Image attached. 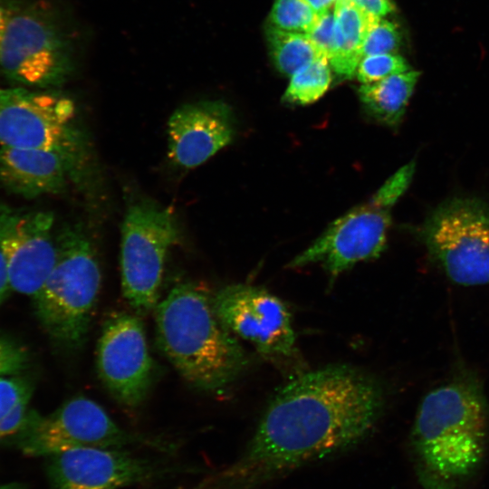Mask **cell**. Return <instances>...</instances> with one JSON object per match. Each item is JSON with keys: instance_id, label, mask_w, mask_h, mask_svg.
Segmentation results:
<instances>
[{"instance_id": "6da1fadb", "label": "cell", "mask_w": 489, "mask_h": 489, "mask_svg": "<svg viewBox=\"0 0 489 489\" xmlns=\"http://www.w3.org/2000/svg\"><path fill=\"white\" fill-rule=\"evenodd\" d=\"M384 390L371 375L335 364L282 387L243 454L195 489H264L309 463L344 452L373 430Z\"/></svg>"}, {"instance_id": "7a4b0ae2", "label": "cell", "mask_w": 489, "mask_h": 489, "mask_svg": "<svg viewBox=\"0 0 489 489\" xmlns=\"http://www.w3.org/2000/svg\"><path fill=\"white\" fill-rule=\"evenodd\" d=\"M488 410L474 381L460 379L422 399L410 435L417 480L424 489H461L482 466Z\"/></svg>"}, {"instance_id": "3957f363", "label": "cell", "mask_w": 489, "mask_h": 489, "mask_svg": "<svg viewBox=\"0 0 489 489\" xmlns=\"http://www.w3.org/2000/svg\"><path fill=\"white\" fill-rule=\"evenodd\" d=\"M154 311L159 350L194 388L220 395L247 368L245 350L199 284H176Z\"/></svg>"}, {"instance_id": "277c9868", "label": "cell", "mask_w": 489, "mask_h": 489, "mask_svg": "<svg viewBox=\"0 0 489 489\" xmlns=\"http://www.w3.org/2000/svg\"><path fill=\"white\" fill-rule=\"evenodd\" d=\"M54 264L33 297L34 313L55 345L76 351L86 342L101 273L96 250L80 225L64 226L55 238Z\"/></svg>"}, {"instance_id": "5b68a950", "label": "cell", "mask_w": 489, "mask_h": 489, "mask_svg": "<svg viewBox=\"0 0 489 489\" xmlns=\"http://www.w3.org/2000/svg\"><path fill=\"white\" fill-rule=\"evenodd\" d=\"M77 34L48 4H34L8 18L0 50V69L13 83L52 90L74 72Z\"/></svg>"}, {"instance_id": "8992f818", "label": "cell", "mask_w": 489, "mask_h": 489, "mask_svg": "<svg viewBox=\"0 0 489 489\" xmlns=\"http://www.w3.org/2000/svg\"><path fill=\"white\" fill-rule=\"evenodd\" d=\"M415 168L414 160L400 168L366 202L333 221L288 267L321 264L336 277L360 262L379 257L387 245L391 209L408 187Z\"/></svg>"}, {"instance_id": "52a82bcc", "label": "cell", "mask_w": 489, "mask_h": 489, "mask_svg": "<svg viewBox=\"0 0 489 489\" xmlns=\"http://www.w3.org/2000/svg\"><path fill=\"white\" fill-rule=\"evenodd\" d=\"M14 442L24 455L49 456L79 447L126 448L146 446L172 454L171 441L125 430L95 401L85 397L67 400L53 412L43 415L30 409Z\"/></svg>"}, {"instance_id": "ba28073f", "label": "cell", "mask_w": 489, "mask_h": 489, "mask_svg": "<svg viewBox=\"0 0 489 489\" xmlns=\"http://www.w3.org/2000/svg\"><path fill=\"white\" fill-rule=\"evenodd\" d=\"M178 236L169 208L149 201L129 206L121 225V291L136 314L155 310L167 255Z\"/></svg>"}, {"instance_id": "9c48e42d", "label": "cell", "mask_w": 489, "mask_h": 489, "mask_svg": "<svg viewBox=\"0 0 489 489\" xmlns=\"http://www.w3.org/2000/svg\"><path fill=\"white\" fill-rule=\"evenodd\" d=\"M419 235L452 282L464 286L489 283V207L484 202L455 197L442 203Z\"/></svg>"}, {"instance_id": "30bf717a", "label": "cell", "mask_w": 489, "mask_h": 489, "mask_svg": "<svg viewBox=\"0 0 489 489\" xmlns=\"http://www.w3.org/2000/svg\"><path fill=\"white\" fill-rule=\"evenodd\" d=\"M203 472L198 465L140 457L125 448H72L46 462L51 489H120Z\"/></svg>"}, {"instance_id": "8fae6325", "label": "cell", "mask_w": 489, "mask_h": 489, "mask_svg": "<svg viewBox=\"0 0 489 489\" xmlns=\"http://www.w3.org/2000/svg\"><path fill=\"white\" fill-rule=\"evenodd\" d=\"M74 115L72 101L53 90L0 89V147L53 150L74 165L80 141Z\"/></svg>"}, {"instance_id": "7c38bea8", "label": "cell", "mask_w": 489, "mask_h": 489, "mask_svg": "<svg viewBox=\"0 0 489 489\" xmlns=\"http://www.w3.org/2000/svg\"><path fill=\"white\" fill-rule=\"evenodd\" d=\"M139 317L136 313L112 314L103 323L97 345L100 379L111 397L129 409L145 401L156 373Z\"/></svg>"}, {"instance_id": "4fadbf2b", "label": "cell", "mask_w": 489, "mask_h": 489, "mask_svg": "<svg viewBox=\"0 0 489 489\" xmlns=\"http://www.w3.org/2000/svg\"><path fill=\"white\" fill-rule=\"evenodd\" d=\"M212 304L220 321L260 353L273 357L294 354L292 316L277 296L260 287L238 283L217 291Z\"/></svg>"}, {"instance_id": "5bb4252c", "label": "cell", "mask_w": 489, "mask_h": 489, "mask_svg": "<svg viewBox=\"0 0 489 489\" xmlns=\"http://www.w3.org/2000/svg\"><path fill=\"white\" fill-rule=\"evenodd\" d=\"M53 221L51 212L0 202V252L12 291L33 298L48 277L56 256Z\"/></svg>"}, {"instance_id": "9a60e30c", "label": "cell", "mask_w": 489, "mask_h": 489, "mask_svg": "<svg viewBox=\"0 0 489 489\" xmlns=\"http://www.w3.org/2000/svg\"><path fill=\"white\" fill-rule=\"evenodd\" d=\"M235 134V116L225 102L207 100L183 104L168 122V157L179 167H197L228 145Z\"/></svg>"}, {"instance_id": "2e32d148", "label": "cell", "mask_w": 489, "mask_h": 489, "mask_svg": "<svg viewBox=\"0 0 489 489\" xmlns=\"http://www.w3.org/2000/svg\"><path fill=\"white\" fill-rule=\"evenodd\" d=\"M73 168L53 150L0 147V185L24 198L62 191Z\"/></svg>"}, {"instance_id": "e0dca14e", "label": "cell", "mask_w": 489, "mask_h": 489, "mask_svg": "<svg viewBox=\"0 0 489 489\" xmlns=\"http://www.w3.org/2000/svg\"><path fill=\"white\" fill-rule=\"evenodd\" d=\"M420 74L409 70L360 84L358 94L364 112L379 124L393 129L399 126Z\"/></svg>"}, {"instance_id": "ac0fdd59", "label": "cell", "mask_w": 489, "mask_h": 489, "mask_svg": "<svg viewBox=\"0 0 489 489\" xmlns=\"http://www.w3.org/2000/svg\"><path fill=\"white\" fill-rule=\"evenodd\" d=\"M334 14L335 49L330 65L340 79H350L362 58L369 28L379 17L366 14L350 0H337Z\"/></svg>"}, {"instance_id": "d6986e66", "label": "cell", "mask_w": 489, "mask_h": 489, "mask_svg": "<svg viewBox=\"0 0 489 489\" xmlns=\"http://www.w3.org/2000/svg\"><path fill=\"white\" fill-rule=\"evenodd\" d=\"M266 43L271 60L277 71L291 77L298 70L324 56L306 34L288 32L268 25Z\"/></svg>"}, {"instance_id": "ffe728a7", "label": "cell", "mask_w": 489, "mask_h": 489, "mask_svg": "<svg viewBox=\"0 0 489 489\" xmlns=\"http://www.w3.org/2000/svg\"><path fill=\"white\" fill-rule=\"evenodd\" d=\"M33 392V381L25 376L0 377V443L23 427Z\"/></svg>"}, {"instance_id": "44dd1931", "label": "cell", "mask_w": 489, "mask_h": 489, "mask_svg": "<svg viewBox=\"0 0 489 489\" xmlns=\"http://www.w3.org/2000/svg\"><path fill=\"white\" fill-rule=\"evenodd\" d=\"M331 81V68L328 58L319 57L291 76L283 101L295 105L315 102L325 94Z\"/></svg>"}, {"instance_id": "7402d4cb", "label": "cell", "mask_w": 489, "mask_h": 489, "mask_svg": "<svg viewBox=\"0 0 489 489\" xmlns=\"http://www.w3.org/2000/svg\"><path fill=\"white\" fill-rule=\"evenodd\" d=\"M318 14L306 0H275L269 25L288 32L308 34L317 20Z\"/></svg>"}, {"instance_id": "603a6c76", "label": "cell", "mask_w": 489, "mask_h": 489, "mask_svg": "<svg viewBox=\"0 0 489 489\" xmlns=\"http://www.w3.org/2000/svg\"><path fill=\"white\" fill-rule=\"evenodd\" d=\"M409 70L408 62L400 54L382 53L362 57L355 75L361 84H365Z\"/></svg>"}, {"instance_id": "cb8c5ba5", "label": "cell", "mask_w": 489, "mask_h": 489, "mask_svg": "<svg viewBox=\"0 0 489 489\" xmlns=\"http://www.w3.org/2000/svg\"><path fill=\"white\" fill-rule=\"evenodd\" d=\"M400 45L401 34L398 25L383 17H379L371 24L366 34L361 51L362 57L397 53Z\"/></svg>"}, {"instance_id": "d4e9b609", "label": "cell", "mask_w": 489, "mask_h": 489, "mask_svg": "<svg viewBox=\"0 0 489 489\" xmlns=\"http://www.w3.org/2000/svg\"><path fill=\"white\" fill-rule=\"evenodd\" d=\"M30 364L27 349L5 333H0V377L23 375Z\"/></svg>"}, {"instance_id": "484cf974", "label": "cell", "mask_w": 489, "mask_h": 489, "mask_svg": "<svg viewBox=\"0 0 489 489\" xmlns=\"http://www.w3.org/2000/svg\"><path fill=\"white\" fill-rule=\"evenodd\" d=\"M322 55L330 60L335 49V14L334 7L320 14L319 19L306 34Z\"/></svg>"}, {"instance_id": "4316f807", "label": "cell", "mask_w": 489, "mask_h": 489, "mask_svg": "<svg viewBox=\"0 0 489 489\" xmlns=\"http://www.w3.org/2000/svg\"><path fill=\"white\" fill-rule=\"evenodd\" d=\"M355 5L366 14L383 17L396 9L393 0H350Z\"/></svg>"}, {"instance_id": "83f0119b", "label": "cell", "mask_w": 489, "mask_h": 489, "mask_svg": "<svg viewBox=\"0 0 489 489\" xmlns=\"http://www.w3.org/2000/svg\"><path fill=\"white\" fill-rule=\"evenodd\" d=\"M12 292L7 267L5 259L0 252V306Z\"/></svg>"}, {"instance_id": "f1b7e54d", "label": "cell", "mask_w": 489, "mask_h": 489, "mask_svg": "<svg viewBox=\"0 0 489 489\" xmlns=\"http://www.w3.org/2000/svg\"><path fill=\"white\" fill-rule=\"evenodd\" d=\"M306 2L318 13L322 14L332 9L337 0H306Z\"/></svg>"}, {"instance_id": "f546056e", "label": "cell", "mask_w": 489, "mask_h": 489, "mask_svg": "<svg viewBox=\"0 0 489 489\" xmlns=\"http://www.w3.org/2000/svg\"><path fill=\"white\" fill-rule=\"evenodd\" d=\"M8 18L5 13L3 6L0 5V50L5 34Z\"/></svg>"}, {"instance_id": "4dcf8cb0", "label": "cell", "mask_w": 489, "mask_h": 489, "mask_svg": "<svg viewBox=\"0 0 489 489\" xmlns=\"http://www.w3.org/2000/svg\"><path fill=\"white\" fill-rule=\"evenodd\" d=\"M24 484L18 482L0 483V489H24Z\"/></svg>"}]
</instances>
